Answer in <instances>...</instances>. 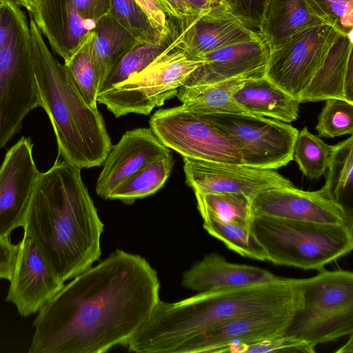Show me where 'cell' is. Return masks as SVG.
I'll use <instances>...</instances> for the list:
<instances>
[{
	"label": "cell",
	"instance_id": "obj_1",
	"mask_svg": "<svg viewBox=\"0 0 353 353\" xmlns=\"http://www.w3.org/2000/svg\"><path fill=\"white\" fill-rule=\"evenodd\" d=\"M157 271L117 250L49 300L33 323L30 353H102L125 346L159 301Z\"/></svg>",
	"mask_w": 353,
	"mask_h": 353
},
{
	"label": "cell",
	"instance_id": "obj_2",
	"mask_svg": "<svg viewBox=\"0 0 353 353\" xmlns=\"http://www.w3.org/2000/svg\"><path fill=\"white\" fill-rule=\"evenodd\" d=\"M103 227L80 168L57 159L39 173L23 228L63 283L99 259Z\"/></svg>",
	"mask_w": 353,
	"mask_h": 353
},
{
	"label": "cell",
	"instance_id": "obj_3",
	"mask_svg": "<svg viewBox=\"0 0 353 353\" xmlns=\"http://www.w3.org/2000/svg\"><path fill=\"white\" fill-rule=\"evenodd\" d=\"M302 279L210 291L174 302L159 300L125 345L139 353H182L190 341L228 321L255 314L299 309Z\"/></svg>",
	"mask_w": 353,
	"mask_h": 353
},
{
	"label": "cell",
	"instance_id": "obj_4",
	"mask_svg": "<svg viewBox=\"0 0 353 353\" xmlns=\"http://www.w3.org/2000/svg\"><path fill=\"white\" fill-rule=\"evenodd\" d=\"M29 26L35 79L59 155L80 169L101 165L112 146L101 114L85 102L32 17Z\"/></svg>",
	"mask_w": 353,
	"mask_h": 353
},
{
	"label": "cell",
	"instance_id": "obj_5",
	"mask_svg": "<svg viewBox=\"0 0 353 353\" xmlns=\"http://www.w3.org/2000/svg\"><path fill=\"white\" fill-rule=\"evenodd\" d=\"M250 228L279 265L321 270L353 248L352 228L345 225L253 216Z\"/></svg>",
	"mask_w": 353,
	"mask_h": 353
},
{
	"label": "cell",
	"instance_id": "obj_6",
	"mask_svg": "<svg viewBox=\"0 0 353 353\" xmlns=\"http://www.w3.org/2000/svg\"><path fill=\"white\" fill-rule=\"evenodd\" d=\"M302 303L283 335L316 347L353 333V273L319 270L302 279Z\"/></svg>",
	"mask_w": 353,
	"mask_h": 353
},
{
	"label": "cell",
	"instance_id": "obj_7",
	"mask_svg": "<svg viewBox=\"0 0 353 353\" xmlns=\"http://www.w3.org/2000/svg\"><path fill=\"white\" fill-rule=\"evenodd\" d=\"M203 63L202 59L176 47L173 39L170 46L142 70L99 92L97 103L105 105L116 117L130 113L148 115L154 108L176 97L179 88Z\"/></svg>",
	"mask_w": 353,
	"mask_h": 353
},
{
	"label": "cell",
	"instance_id": "obj_8",
	"mask_svg": "<svg viewBox=\"0 0 353 353\" xmlns=\"http://www.w3.org/2000/svg\"><path fill=\"white\" fill-rule=\"evenodd\" d=\"M25 14L0 49V150L18 133L32 110L42 108Z\"/></svg>",
	"mask_w": 353,
	"mask_h": 353
},
{
	"label": "cell",
	"instance_id": "obj_9",
	"mask_svg": "<svg viewBox=\"0 0 353 353\" xmlns=\"http://www.w3.org/2000/svg\"><path fill=\"white\" fill-rule=\"evenodd\" d=\"M150 126L165 146L183 158L241 164L240 150L230 137L204 114L181 105L156 111Z\"/></svg>",
	"mask_w": 353,
	"mask_h": 353
},
{
	"label": "cell",
	"instance_id": "obj_10",
	"mask_svg": "<svg viewBox=\"0 0 353 353\" xmlns=\"http://www.w3.org/2000/svg\"><path fill=\"white\" fill-rule=\"evenodd\" d=\"M204 115L236 143L243 165L275 170L293 159L299 130L290 124L250 114Z\"/></svg>",
	"mask_w": 353,
	"mask_h": 353
},
{
	"label": "cell",
	"instance_id": "obj_11",
	"mask_svg": "<svg viewBox=\"0 0 353 353\" xmlns=\"http://www.w3.org/2000/svg\"><path fill=\"white\" fill-rule=\"evenodd\" d=\"M340 32L328 23L298 32L285 44L270 52L265 76L299 100Z\"/></svg>",
	"mask_w": 353,
	"mask_h": 353
},
{
	"label": "cell",
	"instance_id": "obj_12",
	"mask_svg": "<svg viewBox=\"0 0 353 353\" xmlns=\"http://www.w3.org/2000/svg\"><path fill=\"white\" fill-rule=\"evenodd\" d=\"M110 3L111 0H41L34 21L65 62L108 14Z\"/></svg>",
	"mask_w": 353,
	"mask_h": 353
},
{
	"label": "cell",
	"instance_id": "obj_13",
	"mask_svg": "<svg viewBox=\"0 0 353 353\" xmlns=\"http://www.w3.org/2000/svg\"><path fill=\"white\" fill-rule=\"evenodd\" d=\"M183 162L185 183L194 192L241 194L252 202L268 190L294 186L273 170L189 158H183Z\"/></svg>",
	"mask_w": 353,
	"mask_h": 353
},
{
	"label": "cell",
	"instance_id": "obj_14",
	"mask_svg": "<svg viewBox=\"0 0 353 353\" xmlns=\"http://www.w3.org/2000/svg\"><path fill=\"white\" fill-rule=\"evenodd\" d=\"M170 20L176 46L196 58L261 37L248 28L222 3L183 19L170 17Z\"/></svg>",
	"mask_w": 353,
	"mask_h": 353
},
{
	"label": "cell",
	"instance_id": "obj_15",
	"mask_svg": "<svg viewBox=\"0 0 353 353\" xmlns=\"http://www.w3.org/2000/svg\"><path fill=\"white\" fill-rule=\"evenodd\" d=\"M250 210L252 216L352 228V212L342 203L325 196L321 189L305 191L291 186L268 190L252 201Z\"/></svg>",
	"mask_w": 353,
	"mask_h": 353
},
{
	"label": "cell",
	"instance_id": "obj_16",
	"mask_svg": "<svg viewBox=\"0 0 353 353\" xmlns=\"http://www.w3.org/2000/svg\"><path fill=\"white\" fill-rule=\"evenodd\" d=\"M30 138H21L6 154L0 166V238L23 228L40 172L33 157Z\"/></svg>",
	"mask_w": 353,
	"mask_h": 353
},
{
	"label": "cell",
	"instance_id": "obj_17",
	"mask_svg": "<svg viewBox=\"0 0 353 353\" xmlns=\"http://www.w3.org/2000/svg\"><path fill=\"white\" fill-rule=\"evenodd\" d=\"M9 281L6 300L14 304L23 317L39 312L64 285L26 234L18 243L14 271Z\"/></svg>",
	"mask_w": 353,
	"mask_h": 353
},
{
	"label": "cell",
	"instance_id": "obj_18",
	"mask_svg": "<svg viewBox=\"0 0 353 353\" xmlns=\"http://www.w3.org/2000/svg\"><path fill=\"white\" fill-rule=\"evenodd\" d=\"M297 310L255 314L228 321L190 341L182 353L236 352L241 346L282 336Z\"/></svg>",
	"mask_w": 353,
	"mask_h": 353
},
{
	"label": "cell",
	"instance_id": "obj_19",
	"mask_svg": "<svg viewBox=\"0 0 353 353\" xmlns=\"http://www.w3.org/2000/svg\"><path fill=\"white\" fill-rule=\"evenodd\" d=\"M171 154L151 128L125 132L108 154L96 183V193L108 199L123 181L152 161Z\"/></svg>",
	"mask_w": 353,
	"mask_h": 353
},
{
	"label": "cell",
	"instance_id": "obj_20",
	"mask_svg": "<svg viewBox=\"0 0 353 353\" xmlns=\"http://www.w3.org/2000/svg\"><path fill=\"white\" fill-rule=\"evenodd\" d=\"M270 50L259 37L205 54L183 85L213 83L243 75H265Z\"/></svg>",
	"mask_w": 353,
	"mask_h": 353
},
{
	"label": "cell",
	"instance_id": "obj_21",
	"mask_svg": "<svg viewBox=\"0 0 353 353\" xmlns=\"http://www.w3.org/2000/svg\"><path fill=\"white\" fill-rule=\"evenodd\" d=\"M352 33L340 32L299 99L300 103L339 99L353 103Z\"/></svg>",
	"mask_w": 353,
	"mask_h": 353
},
{
	"label": "cell",
	"instance_id": "obj_22",
	"mask_svg": "<svg viewBox=\"0 0 353 353\" xmlns=\"http://www.w3.org/2000/svg\"><path fill=\"white\" fill-rule=\"evenodd\" d=\"M270 271L255 266L230 263L218 253L205 255L183 274L185 288L202 293L271 283L281 280Z\"/></svg>",
	"mask_w": 353,
	"mask_h": 353
},
{
	"label": "cell",
	"instance_id": "obj_23",
	"mask_svg": "<svg viewBox=\"0 0 353 353\" xmlns=\"http://www.w3.org/2000/svg\"><path fill=\"white\" fill-rule=\"evenodd\" d=\"M323 23L308 0H267L259 34L270 52L298 32Z\"/></svg>",
	"mask_w": 353,
	"mask_h": 353
},
{
	"label": "cell",
	"instance_id": "obj_24",
	"mask_svg": "<svg viewBox=\"0 0 353 353\" xmlns=\"http://www.w3.org/2000/svg\"><path fill=\"white\" fill-rule=\"evenodd\" d=\"M233 99L251 114L268 117L284 123H291L299 117V100L274 85L265 75L248 79L235 92Z\"/></svg>",
	"mask_w": 353,
	"mask_h": 353
},
{
	"label": "cell",
	"instance_id": "obj_25",
	"mask_svg": "<svg viewBox=\"0 0 353 353\" xmlns=\"http://www.w3.org/2000/svg\"><path fill=\"white\" fill-rule=\"evenodd\" d=\"M257 77L261 76L243 75L213 83L183 85L176 97L185 109L195 113L249 114L236 103L233 95L248 79Z\"/></svg>",
	"mask_w": 353,
	"mask_h": 353
},
{
	"label": "cell",
	"instance_id": "obj_26",
	"mask_svg": "<svg viewBox=\"0 0 353 353\" xmlns=\"http://www.w3.org/2000/svg\"><path fill=\"white\" fill-rule=\"evenodd\" d=\"M139 43H141L109 14L98 21L91 33L90 52L99 92L112 69Z\"/></svg>",
	"mask_w": 353,
	"mask_h": 353
},
{
	"label": "cell",
	"instance_id": "obj_27",
	"mask_svg": "<svg viewBox=\"0 0 353 353\" xmlns=\"http://www.w3.org/2000/svg\"><path fill=\"white\" fill-rule=\"evenodd\" d=\"M173 165L171 154L152 161L121 183L110 193L108 199L130 204L154 194L164 185Z\"/></svg>",
	"mask_w": 353,
	"mask_h": 353
},
{
	"label": "cell",
	"instance_id": "obj_28",
	"mask_svg": "<svg viewBox=\"0 0 353 353\" xmlns=\"http://www.w3.org/2000/svg\"><path fill=\"white\" fill-rule=\"evenodd\" d=\"M194 192L203 221L237 222L250 225L251 202L245 196L232 193Z\"/></svg>",
	"mask_w": 353,
	"mask_h": 353
},
{
	"label": "cell",
	"instance_id": "obj_29",
	"mask_svg": "<svg viewBox=\"0 0 353 353\" xmlns=\"http://www.w3.org/2000/svg\"><path fill=\"white\" fill-rule=\"evenodd\" d=\"M174 36L171 27L169 33L154 41L137 45L112 69L99 92L110 90L145 68L170 46Z\"/></svg>",
	"mask_w": 353,
	"mask_h": 353
},
{
	"label": "cell",
	"instance_id": "obj_30",
	"mask_svg": "<svg viewBox=\"0 0 353 353\" xmlns=\"http://www.w3.org/2000/svg\"><path fill=\"white\" fill-rule=\"evenodd\" d=\"M327 170L326 182L321 190L330 199L342 203L343 198L352 192V135L333 145Z\"/></svg>",
	"mask_w": 353,
	"mask_h": 353
},
{
	"label": "cell",
	"instance_id": "obj_31",
	"mask_svg": "<svg viewBox=\"0 0 353 353\" xmlns=\"http://www.w3.org/2000/svg\"><path fill=\"white\" fill-rule=\"evenodd\" d=\"M332 148L333 145H328L304 127L298 132L293 159L304 176L317 179L327 170Z\"/></svg>",
	"mask_w": 353,
	"mask_h": 353
},
{
	"label": "cell",
	"instance_id": "obj_32",
	"mask_svg": "<svg viewBox=\"0 0 353 353\" xmlns=\"http://www.w3.org/2000/svg\"><path fill=\"white\" fill-rule=\"evenodd\" d=\"M204 229L225 246L240 255L261 261H268L263 246L250 225L237 222L203 221Z\"/></svg>",
	"mask_w": 353,
	"mask_h": 353
},
{
	"label": "cell",
	"instance_id": "obj_33",
	"mask_svg": "<svg viewBox=\"0 0 353 353\" xmlns=\"http://www.w3.org/2000/svg\"><path fill=\"white\" fill-rule=\"evenodd\" d=\"M91 33L63 64L85 102L97 108L98 82L90 52Z\"/></svg>",
	"mask_w": 353,
	"mask_h": 353
},
{
	"label": "cell",
	"instance_id": "obj_34",
	"mask_svg": "<svg viewBox=\"0 0 353 353\" xmlns=\"http://www.w3.org/2000/svg\"><path fill=\"white\" fill-rule=\"evenodd\" d=\"M108 14L141 43L165 34L159 33L152 26L148 15L135 0H111Z\"/></svg>",
	"mask_w": 353,
	"mask_h": 353
},
{
	"label": "cell",
	"instance_id": "obj_35",
	"mask_svg": "<svg viewBox=\"0 0 353 353\" xmlns=\"http://www.w3.org/2000/svg\"><path fill=\"white\" fill-rule=\"evenodd\" d=\"M320 137L334 138L353 134V103L343 99L325 100L315 127Z\"/></svg>",
	"mask_w": 353,
	"mask_h": 353
},
{
	"label": "cell",
	"instance_id": "obj_36",
	"mask_svg": "<svg viewBox=\"0 0 353 353\" xmlns=\"http://www.w3.org/2000/svg\"><path fill=\"white\" fill-rule=\"evenodd\" d=\"M316 12L340 32L349 34L353 28V0H308Z\"/></svg>",
	"mask_w": 353,
	"mask_h": 353
},
{
	"label": "cell",
	"instance_id": "obj_37",
	"mask_svg": "<svg viewBox=\"0 0 353 353\" xmlns=\"http://www.w3.org/2000/svg\"><path fill=\"white\" fill-rule=\"evenodd\" d=\"M315 347L307 342L293 337L282 335L256 343L239 347L236 352H304L314 353Z\"/></svg>",
	"mask_w": 353,
	"mask_h": 353
},
{
	"label": "cell",
	"instance_id": "obj_38",
	"mask_svg": "<svg viewBox=\"0 0 353 353\" xmlns=\"http://www.w3.org/2000/svg\"><path fill=\"white\" fill-rule=\"evenodd\" d=\"M221 1L248 28L259 34L267 0H221Z\"/></svg>",
	"mask_w": 353,
	"mask_h": 353
},
{
	"label": "cell",
	"instance_id": "obj_39",
	"mask_svg": "<svg viewBox=\"0 0 353 353\" xmlns=\"http://www.w3.org/2000/svg\"><path fill=\"white\" fill-rule=\"evenodd\" d=\"M17 3L12 0H0V49L23 14Z\"/></svg>",
	"mask_w": 353,
	"mask_h": 353
},
{
	"label": "cell",
	"instance_id": "obj_40",
	"mask_svg": "<svg viewBox=\"0 0 353 353\" xmlns=\"http://www.w3.org/2000/svg\"><path fill=\"white\" fill-rule=\"evenodd\" d=\"M148 15L152 26L161 34L170 32V21L161 0H135Z\"/></svg>",
	"mask_w": 353,
	"mask_h": 353
},
{
	"label": "cell",
	"instance_id": "obj_41",
	"mask_svg": "<svg viewBox=\"0 0 353 353\" xmlns=\"http://www.w3.org/2000/svg\"><path fill=\"white\" fill-rule=\"evenodd\" d=\"M17 252L18 244L12 243L10 236L0 238V279H11Z\"/></svg>",
	"mask_w": 353,
	"mask_h": 353
},
{
	"label": "cell",
	"instance_id": "obj_42",
	"mask_svg": "<svg viewBox=\"0 0 353 353\" xmlns=\"http://www.w3.org/2000/svg\"><path fill=\"white\" fill-rule=\"evenodd\" d=\"M170 17L181 19L196 14L185 0H161Z\"/></svg>",
	"mask_w": 353,
	"mask_h": 353
},
{
	"label": "cell",
	"instance_id": "obj_43",
	"mask_svg": "<svg viewBox=\"0 0 353 353\" xmlns=\"http://www.w3.org/2000/svg\"><path fill=\"white\" fill-rule=\"evenodd\" d=\"M185 1L196 13L201 12L216 4L220 3L213 0H185Z\"/></svg>",
	"mask_w": 353,
	"mask_h": 353
},
{
	"label": "cell",
	"instance_id": "obj_44",
	"mask_svg": "<svg viewBox=\"0 0 353 353\" xmlns=\"http://www.w3.org/2000/svg\"><path fill=\"white\" fill-rule=\"evenodd\" d=\"M41 1V0H15V2L24 6L29 11L30 15L34 20L38 15Z\"/></svg>",
	"mask_w": 353,
	"mask_h": 353
},
{
	"label": "cell",
	"instance_id": "obj_45",
	"mask_svg": "<svg viewBox=\"0 0 353 353\" xmlns=\"http://www.w3.org/2000/svg\"><path fill=\"white\" fill-rule=\"evenodd\" d=\"M353 340H352V334H350V339L344 345H343L339 350H336V352H342V353H352L353 352Z\"/></svg>",
	"mask_w": 353,
	"mask_h": 353
},
{
	"label": "cell",
	"instance_id": "obj_46",
	"mask_svg": "<svg viewBox=\"0 0 353 353\" xmlns=\"http://www.w3.org/2000/svg\"><path fill=\"white\" fill-rule=\"evenodd\" d=\"M213 1H215V2H216V3H222V2L221 1V0H213Z\"/></svg>",
	"mask_w": 353,
	"mask_h": 353
}]
</instances>
